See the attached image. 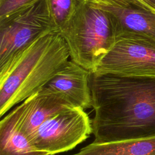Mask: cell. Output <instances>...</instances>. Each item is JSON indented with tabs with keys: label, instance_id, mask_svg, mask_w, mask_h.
Segmentation results:
<instances>
[{
	"label": "cell",
	"instance_id": "6da1fadb",
	"mask_svg": "<svg viewBox=\"0 0 155 155\" xmlns=\"http://www.w3.org/2000/svg\"><path fill=\"white\" fill-rule=\"evenodd\" d=\"M95 142L155 137V76L92 73Z\"/></svg>",
	"mask_w": 155,
	"mask_h": 155
},
{
	"label": "cell",
	"instance_id": "7a4b0ae2",
	"mask_svg": "<svg viewBox=\"0 0 155 155\" xmlns=\"http://www.w3.org/2000/svg\"><path fill=\"white\" fill-rule=\"evenodd\" d=\"M70 58L59 28L48 31L0 67V116L45 86Z\"/></svg>",
	"mask_w": 155,
	"mask_h": 155
},
{
	"label": "cell",
	"instance_id": "3957f363",
	"mask_svg": "<svg viewBox=\"0 0 155 155\" xmlns=\"http://www.w3.org/2000/svg\"><path fill=\"white\" fill-rule=\"evenodd\" d=\"M59 30L71 60L92 73L115 42L108 13L85 0H77L72 16Z\"/></svg>",
	"mask_w": 155,
	"mask_h": 155
},
{
	"label": "cell",
	"instance_id": "277c9868",
	"mask_svg": "<svg viewBox=\"0 0 155 155\" xmlns=\"http://www.w3.org/2000/svg\"><path fill=\"white\" fill-rule=\"evenodd\" d=\"M57 28L46 0H38L0 19V67L43 33Z\"/></svg>",
	"mask_w": 155,
	"mask_h": 155
},
{
	"label": "cell",
	"instance_id": "5b68a950",
	"mask_svg": "<svg viewBox=\"0 0 155 155\" xmlns=\"http://www.w3.org/2000/svg\"><path fill=\"white\" fill-rule=\"evenodd\" d=\"M91 133L92 120L88 114L74 107L47 119L28 137L36 150L54 155L74 148Z\"/></svg>",
	"mask_w": 155,
	"mask_h": 155
},
{
	"label": "cell",
	"instance_id": "8992f818",
	"mask_svg": "<svg viewBox=\"0 0 155 155\" xmlns=\"http://www.w3.org/2000/svg\"><path fill=\"white\" fill-rule=\"evenodd\" d=\"M94 73L155 76V48L134 39L116 38Z\"/></svg>",
	"mask_w": 155,
	"mask_h": 155
},
{
	"label": "cell",
	"instance_id": "52a82bcc",
	"mask_svg": "<svg viewBox=\"0 0 155 155\" xmlns=\"http://www.w3.org/2000/svg\"><path fill=\"white\" fill-rule=\"evenodd\" d=\"M71 108L74 107L63 94L44 86L12 110L29 136L47 119Z\"/></svg>",
	"mask_w": 155,
	"mask_h": 155
},
{
	"label": "cell",
	"instance_id": "ba28073f",
	"mask_svg": "<svg viewBox=\"0 0 155 155\" xmlns=\"http://www.w3.org/2000/svg\"><path fill=\"white\" fill-rule=\"evenodd\" d=\"M109 14L116 38H125L155 48V12L142 6L101 5Z\"/></svg>",
	"mask_w": 155,
	"mask_h": 155
},
{
	"label": "cell",
	"instance_id": "9c48e42d",
	"mask_svg": "<svg viewBox=\"0 0 155 155\" xmlns=\"http://www.w3.org/2000/svg\"><path fill=\"white\" fill-rule=\"evenodd\" d=\"M91 74L70 59L45 86L63 94L74 107L90 108L93 107Z\"/></svg>",
	"mask_w": 155,
	"mask_h": 155
},
{
	"label": "cell",
	"instance_id": "30bf717a",
	"mask_svg": "<svg viewBox=\"0 0 155 155\" xmlns=\"http://www.w3.org/2000/svg\"><path fill=\"white\" fill-rule=\"evenodd\" d=\"M0 155H48L36 150L11 110L0 122Z\"/></svg>",
	"mask_w": 155,
	"mask_h": 155
},
{
	"label": "cell",
	"instance_id": "8fae6325",
	"mask_svg": "<svg viewBox=\"0 0 155 155\" xmlns=\"http://www.w3.org/2000/svg\"><path fill=\"white\" fill-rule=\"evenodd\" d=\"M71 155H155V140L152 138L95 142Z\"/></svg>",
	"mask_w": 155,
	"mask_h": 155
},
{
	"label": "cell",
	"instance_id": "7c38bea8",
	"mask_svg": "<svg viewBox=\"0 0 155 155\" xmlns=\"http://www.w3.org/2000/svg\"><path fill=\"white\" fill-rule=\"evenodd\" d=\"M48 9L54 25L60 29L72 16L77 0H46Z\"/></svg>",
	"mask_w": 155,
	"mask_h": 155
},
{
	"label": "cell",
	"instance_id": "4fadbf2b",
	"mask_svg": "<svg viewBox=\"0 0 155 155\" xmlns=\"http://www.w3.org/2000/svg\"><path fill=\"white\" fill-rule=\"evenodd\" d=\"M38 0H0V19Z\"/></svg>",
	"mask_w": 155,
	"mask_h": 155
},
{
	"label": "cell",
	"instance_id": "5bb4252c",
	"mask_svg": "<svg viewBox=\"0 0 155 155\" xmlns=\"http://www.w3.org/2000/svg\"><path fill=\"white\" fill-rule=\"evenodd\" d=\"M111 6L126 7L139 5L155 12V0H107Z\"/></svg>",
	"mask_w": 155,
	"mask_h": 155
},
{
	"label": "cell",
	"instance_id": "9a60e30c",
	"mask_svg": "<svg viewBox=\"0 0 155 155\" xmlns=\"http://www.w3.org/2000/svg\"><path fill=\"white\" fill-rule=\"evenodd\" d=\"M88 2L99 5H110L107 0H85Z\"/></svg>",
	"mask_w": 155,
	"mask_h": 155
}]
</instances>
